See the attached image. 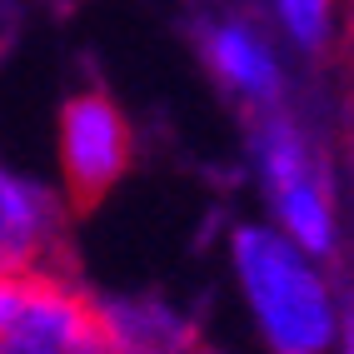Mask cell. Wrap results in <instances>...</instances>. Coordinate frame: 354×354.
<instances>
[{"label": "cell", "instance_id": "1", "mask_svg": "<svg viewBox=\"0 0 354 354\" xmlns=\"http://www.w3.org/2000/svg\"><path fill=\"white\" fill-rule=\"evenodd\" d=\"M234 265H240L245 295L254 304L265 339L274 354H324L335 335L329 295L310 274V265L270 230H240L234 234Z\"/></svg>", "mask_w": 354, "mask_h": 354}, {"label": "cell", "instance_id": "2", "mask_svg": "<svg viewBox=\"0 0 354 354\" xmlns=\"http://www.w3.org/2000/svg\"><path fill=\"white\" fill-rule=\"evenodd\" d=\"M115 310L80 285L75 265H35L26 304L0 329V354H125Z\"/></svg>", "mask_w": 354, "mask_h": 354}, {"label": "cell", "instance_id": "3", "mask_svg": "<svg viewBox=\"0 0 354 354\" xmlns=\"http://www.w3.org/2000/svg\"><path fill=\"white\" fill-rule=\"evenodd\" d=\"M135 135L105 90H80L60 110V170H65V205L70 215H90L110 185L130 170Z\"/></svg>", "mask_w": 354, "mask_h": 354}, {"label": "cell", "instance_id": "4", "mask_svg": "<svg viewBox=\"0 0 354 354\" xmlns=\"http://www.w3.org/2000/svg\"><path fill=\"white\" fill-rule=\"evenodd\" d=\"M265 180L274 190V205L285 225L295 230V240L304 250H329V200H324V185L310 165V150L304 140L285 125V120H270L265 135Z\"/></svg>", "mask_w": 354, "mask_h": 354}, {"label": "cell", "instance_id": "5", "mask_svg": "<svg viewBox=\"0 0 354 354\" xmlns=\"http://www.w3.org/2000/svg\"><path fill=\"white\" fill-rule=\"evenodd\" d=\"M75 265L65 250V209L0 165V270Z\"/></svg>", "mask_w": 354, "mask_h": 354}, {"label": "cell", "instance_id": "6", "mask_svg": "<svg viewBox=\"0 0 354 354\" xmlns=\"http://www.w3.org/2000/svg\"><path fill=\"white\" fill-rule=\"evenodd\" d=\"M205 55L215 65V75L225 85H234L240 95H254V100H270L279 90V70H274V55L259 45L245 26H215L205 35Z\"/></svg>", "mask_w": 354, "mask_h": 354}, {"label": "cell", "instance_id": "7", "mask_svg": "<svg viewBox=\"0 0 354 354\" xmlns=\"http://www.w3.org/2000/svg\"><path fill=\"white\" fill-rule=\"evenodd\" d=\"M285 26L295 30V40L304 45H319L324 40V20H329V0H274Z\"/></svg>", "mask_w": 354, "mask_h": 354}, {"label": "cell", "instance_id": "8", "mask_svg": "<svg viewBox=\"0 0 354 354\" xmlns=\"http://www.w3.org/2000/svg\"><path fill=\"white\" fill-rule=\"evenodd\" d=\"M125 354H209L200 339H185V344H135V349H125Z\"/></svg>", "mask_w": 354, "mask_h": 354}, {"label": "cell", "instance_id": "9", "mask_svg": "<svg viewBox=\"0 0 354 354\" xmlns=\"http://www.w3.org/2000/svg\"><path fill=\"white\" fill-rule=\"evenodd\" d=\"M344 354H354V319H349V344H344Z\"/></svg>", "mask_w": 354, "mask_h": 354}]
</instances>
